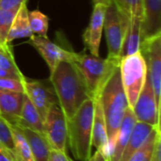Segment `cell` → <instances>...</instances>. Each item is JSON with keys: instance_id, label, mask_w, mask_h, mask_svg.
Returning <instances> with one entry per match:
<instances>
[{"instance_id": "6da1fadb", "label": "cell", "mask_w": 161, "mask_h": 161, "mask_svg": "<svg viewBox=\"0 0 161 161\" xmlns=\"http://www.w3.org/2000/svg\"><path fill=\"white\" fill-rule=\"evenodd\" d=\"M50 83L55 91L66 121L78 108L92 98L85 81L73 60H62L50 72Z\"/></svg>"}, {"instance_id": "7a4b0ae2", "label": "cell", "mask_w": 161, "mask_h": 161, "mask_svg": "<svg viewBox=\"0 0 161 161\" xmlns=\"http://www.w3.org/2000/svg\"><path fill=\"white\" fill-rule=\"evenodd\" d=\"M95 98L100 101L106 121L108 144L104 156L107 159L112 152L119 127L129 107L121 81L119 64L114 67Z\"/></svg>"}, {"instance_id": "3957f363", "label": "cell", "mask_w": 161, "mask_h": 161, "mask_svg": "<svg viewBox=\"0 0 161 161\" xmlns=\"http://www.w3.org/2000/svg\"><path fill=\"white\" fill-rule=\"evenodd\" d=\"M94 114V100H86L66 121L68 141L74 157L80 161H87L92 157V130Z\"/></svg>"}, {"instance_id": "277c9868", "label": "cell", "mask_w": 161, "mask_h": 161, "mask_svg": "<svg viewBox=\"0 0 161 161\" xmlns=\"http://www.w3.org/2000/svg\"><path fill=\"white\" fill-rule=\"evenodd\" d=\"M73 61L81 74L92 98L97 97L110 73L120 63L108 58H102L99 56L76 52Z\"/></svg>"}, {"instance_id": "5b68a950", "label": "cell", "mask_w": 161, "mask_h": 161, "mask_svg": "<svg viewBox=\"0 0 161 161\" xmlns=\"http://www.w3.org/2000/svg\"><path fill=\"white\" fill-rule=\"evenodd\" d=\"M120 75L128 106L133 108L147 78L146 61L141 52L121 58Z\"/></svg>"}, {"instance_id": "8992f818", "label": "cell", "mask_w": 161, "mask_h": 161, "mask_svg": "<svg viewBox=\"0 0 161 161\" xmlns=\"http://www.w3.org/2000/svg\"><path fill=\"white\" fill-rule=\"evenodd\" d=\"M129 18L124 16L116 8L113 1L107 7L104 20V30L108 44V58L121 60L124 40L129 24Z\"/></svg>"}, {"instance_id": "52a82bcc", "label": "cell", "mask_w": 161, "mask_h": 161, "mask_svg": "<svg viewBox=\"0 0 161 161\" xmlns=\"http://www.w3.org/2000/svg\"><path fill=\"white\" fill-rule=\"evenodd\" d=\"M141 53L146 61L148 78L154 91L158 107L160 109L161 34L142 40Z\"/></svg>"}, {"instance_id": "ba28073f", "label": "cell", "mask_w": 161, "mask_h": 161, "mask_svg": "<svg viewBox=\"0 0 161 161\" xmlns=\"http://www.w3.org/2000/svg\"><path fill=\"white\" fill-rule=\"evenodd\" d=\"M51 149L66 152V144L68 141L67 124L65 116L58 106L53 105L48 110L43 121V132Z\"/></svg>"}, {"instance_id": "9c48e42d", "label": "cell", "mask_w": 161, "mask_h": 161, "mask_svg": "<svg viewBox=\"0 0 161 161\" xmlns=\"http://www.w3.org/2000/svg\"><path fill=\"white\" fill-rule=\"evenodd\" d=\"M132 110L138 122L148 124L160 129V109L158 107L154 91L150 84L148 75L145 84L134 105Z\"/></svg>"}, {"instance_id": "30bf717a", "label": "cell", "mask_w": 161, "mask_h": 161, "mask_svg": "<svg viewBox=\"0 0 161 161\" xmlns=\"http://www.w3.org/2000/svg\"><path fill=\"white\" fill-rule=\"evenodd\" d=\"M24 88L25 94L29 98L42 121H44L50 108L55 104H58L53 87H49L45 81L31 80L25 77L24 79Z\"/></svg>"}, {"instance_id": "8fae6325", "label": "cell", "mask_w": 161, "mask_h": 161, "mask_svg": "<svg viewBox=\"0 0 161 161\" xmlns=\"http://www.w3.org/2000/svg\"><path fill=\"white\" fill-rule=\"evenodd\" d=\"M28 43L39 52L46 62L50 72H52L60 61L73 60L75 54L74 50L62 47L53 42L47 37L32 35L29 37Z\"/></svg>"}, {"instance_id": "7c38bea8", "label": "cell", "mask_w": 161, "mask_h": 161, "mask_svg": "<svg viewBox=\"0 0 161 161\" xmlns=\"http://www.w3.org/2000/svg\"><path fill=\"white\" fill-rule=\"evenodd\" d=\"M107 6L94 4V8L90 19V23L83 33V42L85 46L93 56H99V48L104 30V20Z\"/></svg>"}, {"instance_id": "4fadbf2b", "label": "cell", "mask_w": 161, "mask_h": 161, "mask_svg": "<svg viewBox=\"0 0 161 161\" xmlns=\"http://www.w3.org/2000/svg\"><path fill=\"white\" fill-rule=\"evenodd\" d=\"M142 41L161 34V0H142Z\"/></svg>"}, {"instance_id": "5bb4252c", "label": "cell", "mask_w": 161, "mask_h": 161, "mask_svg": "<svg viewBox=\"0 0 161 161\" xmlns=\"http://www.w3.org/2000/svg\"><path fill=\"white\" fill-rule=\"evenodd\" d=\"M137 122V119L135 117V114L131 108H127L125 117L121 123V125L119 127L114 146L112 149L111 154L107 158V161H119L121 159L122 154L127 144V142L129 140V137L131 135V132L133 130V127Z\"/></svg>"}, {"instance_id": "9a60e30c", "label": "cell", "mask_w": 161, "mask_h": 161, "mask_svg": "<svg viewBox=\"0 0 161 161\" xmlns=\"http://www.w3.org/2000/svg\"><path fill=\"white\" fill-rule=\"evenodd\" d=\"M142 14H132L129 20L128 27L123 43L121 58L126 56L134 55L141 52L142 30Z\"/></svg>"}, {"instance_id": "2e32d148", "label": "cell", "mask_w": 161, "mask_h": 161, "mask_svg": "<svg viewBox=\"0 0 161 161\" xmlns=\"http://www.w3.org/2000/svg\"><path fill=\"white\" fill-rule=\"evenodd\" d=\"M24 95L22 92L0 91V115L10 125L20 119Z\"/></svg>"}, {"instance_id": "e0dca14e", "label": "cell", "mask_w": 161, "mask_h": 161, "mask_svg": "<svg viewBox=\"0 0 161 161\" xmlns=\"http://www.w3.org/2000/svg\"><path fill=\"white\" fill-rule=\"evenodd\" d=\"M94 100V114L92 121V147H94L96 151L104 154V151L108 144V134L106 121L103 113V109L98 98Z\"/></svg>"}, {"instance_id": "ac0fdd59", "label": "cell", "mask_w": 161, "mask_h": 161, "mask_svg": "<svg viewBox=\"0 0 161 161\" xmlns=\"http://www.w3.org/2000/svg\"><path fill=\"white\" fill-rule=\"evenodd\" d=\"M20 127L24 136L25 137L30 147L34 161H48L51 148L44 137L41 132L35 131L24 125H16Z\"/></svg>"}, {"instance_id": "d6986e66", "label": "cell", "mask_w": 161, "mask_h": 161, "mask_svg": "<svg viewBox=\"0 0 161 161\" xmlns=\"http://www.w3.org/2000/svg\"><path fill=\"white\" fill-rule=\"evenodd\" d=\"M156 128L157 127L152 126L148 124L137 121L133 127V130L131 132V135L129 137L127 144L122 154L121 159L119 161L128 160V158L133 155V153L135 151H137L143 144V142L146 141V139L148 138L150 133Z\"/></svg>"}, {"instance_id": "ffe728a7", "label": "cell", "mask_w": 161, "mask_h": 161, "mask_svg": "<svg viewBox=\"0 0 161 161\" xmlns=\"http://www.w3.org/2000/svg\"><path fill=\"white\" fill-rule=\"evenodd\" d=\"M33 35L28 22V8L26 2L22 4L17 10L10 29L7 37V42H11L14 40L22 38H29Z\"/></svg>"}, {"instance_id": "44dd1931", "label": "cell", "mask_w": 161, "mask_h": 161, "mask_svg": "<svg viewBox=\"0 0 161 161\" xmlns=\"http://www.w3.org/2000/svg\"><path fill=\"white\" fill-rule=\"evenodd\" d=\"M13 125H20L31 128L35 131L43 132V121L35 106L25 94L20 119Z\"/></svg>"}, {"instance_id": "7402d4cb", "label": "cell", "mask_w": 161, "mask_h": 161, "mask_svg": "<svg viewBox=\"0 0 161 161\" xmlns=\"http://www.w3.org/2000/svg\"><path fill=\"white\" fill-rule=\"evenodd\" d=\"M10 125V124H9ZM14 142V156L16 161H34L28 142L16 125H10Z\"/></svg>"}, {"instance_id": "603a6c76", "label": "cell", "mask_w": 161, "mask_h": 161, "mask_svg": "<svg viewBox=\"0 0 161 161\" xmlns=\"http://www.w3.org/2000/svg\"><path fill=\"white\" fill-rule=\"evenodd\" d=\"M160 133V129H154L146 141L143 142V144L133 153V155L128 158L127 161H151L152 154L155 148L156 141L158 135Z\"/></svg>"}, {"instance_id": "cb8c5ba5", "label": "cell", "mask_w": 161, "mask_h": 161, "mask_svg": "<svg viewBox=\"0 0 161 161\" xmlns=\"http://www.w3.org/2000/svg\"><path fill=\"white\" fill-rule=\"evenodd\" d=\"M28 22L33 35L47 37L49 19L40 10L28 11Z\"/></svg>"}, {"instance_id": "d4e9b609", "label": "cell", "mask_w": 161, "mask_h": 161, "mask_svg": "<svg viewBox=\"0 0 161 161\" xmlns=\"http://www.w3.org/2000/svg\"><path fill=\"white\" fill-rule=\"evenodd\" d=\"M0 67L17 74H22L15 61L10 42L0 43Z\"/></svg>"}, {"instance_id": "484cf974", "label": "cell", "mask_w": 161, "mask_h": 161, "mask_svg": "<svg viewBox=\"0 0 161 161\" xmlns=\"http://www.w3.org/2000/svg\"><path fill=\"white\" fill-rule=\"evenodd\" d=\"M0 145L6 148L14 156V142H13L11 127L9 123L6 119H4L1 115H0Z\"/></svg>"}, {"instance_id": "4316f807", "label": "cell", "mask_w": 161, "mask_h": 161, "mask_svg": "<svg viewBox=\"0 0 161 161\" xmlns=\"http://www.w3.org/2000/svg\"><path fill=\"white\" fill-rule=\"evenodd\" d=\"M18 9H0V43L7 42L8 31Z\"/></svg>"}, {"instance_id": "83f0119b", "label": "cell", "mask_w": 161, "mask_h": 161, "mask_svg": "<svg viewBox=\"0 0 161 161\" xmlns=\"http://www.w3.org/2000/svg\"><path fill=\"white\" fill-rule=\"evenodd\" d=\"M0 91L25 93L24 80L16 78H0Z\"/></svg>"}, {"instance_id": "f1b7e54d", "label": "cell", "mask_w": 161, "mask_h": 161, "mask_svg": "<svg viewBox=\"0 0 161 161\" xmlns=\"http://www.w3.org/2000/svg\"><path fill=\"white\" fill-rule=\"evenodd\" d=\"M118 10L125 17H131V3L132 0H112Z\"/></svg>"}, {"instance_id": "f546056e", "label": "cell", "mask_w": 161, "mask_h": 161, "mask_svg": "<svg viewBox=\"0 0 161 161\" xmlns=\"http://www.w3.org/2000/svg\"><path fill=\"white\" fill-rule=\"evenodd\" d=\"M26 0H0V9H13L19 8Z\"/></svg>"}, {"instance_id": "4dcf8cb0", "label": "cell", "mask_w": 161, "mask_h": 161, "mask_svg": "<svg viewBox=\"0 0 161 161\" xmlns=\"http://www.w3.org/2000/svg\"><path fill=\"white\" fill-rule=\"evenodd\" d=\"M48 161H72L64 151H58L51 149Z\"/></svg>"}, {"instance_id": "1f68e13d", "label": "cell", "mask_w": 161, "mask_h": 161, "mask_svg": "<svg viewBox=\"0 0 161 161\" xmlns=\"http://www.w3.org/2000/svg\"><path fill=\"white\" fill-rule=\"evenodd\" d=\"M25 77V76L23 74H17L0 67V78H16V79L24 80Z\"/></svg>"}, {"instance_id": "d6a6232c", "label": "cell", "mask_w": 161, "mask_h": 161, "mask_svg": "<svg viewBox=\"0 0 161 161\" xmlns=\"http://www.w3.org/2000/svg\"><path fill=\"white\" fill-rule=\"evenodd\" d=\"M160 149H161V139H160V133L158 135L157 137V141H156V144H155V148L152 154V158L151 161H160Z\"/></svg>"}, {"instance_id": "836d02e7", "label": "cell", "mask_w": 161, "mask_h": 161, "mask_svg": "<svg viewBox=\"0 0 161 161\" xmlns=\"http://www.w3.org/2000/svg\"><path fill=\"white\" fill-rule=\"evenodd\" d=\"M0 161H16L14 156L6 148L0 145Z\"/></svg>"}, {"instance_id": "e575fe53", "label": "cell", "mask_w": 161, "mask_h": 161, "mask_svg": "<svg viewBox=\"0 0 161 161\" xmlns=\"http://www.w3.org/2000/svg\"><path fill=\"white\" fill-rule=\"evenodd\" d=\"M93 156H94V161H107L104 154L99 151H96Z\"/></svg>"}, {"instance_id": "d590c367", "label": "cell", "mask_w": 161, "mask_h": 161, "mask_svg": "<svg viewBox=\"0 0 161 161\" xmlns=\"http://www.w3.org/2000/svg\"><path fill=\"white\" fill-rule=\"evenodd\" d=\"M92 1L94 4H102V5H105L107 7L112 2V0H92Z\"/></svg>"}, {"instance_id": "8d00e7d4", "label": "cell", "mask_w": 161, "mask_h": 161, "mask_svg": "<svg viewBox=\"0 0 161 161\" xmlns=\"http://www.w3.org/2000/svg\"><path fill=\"white\" fill-rule=\"evenodd\" d=\"M87 161H94V156H92L91 158H89Z\"/></svg>"}]
</instances>
